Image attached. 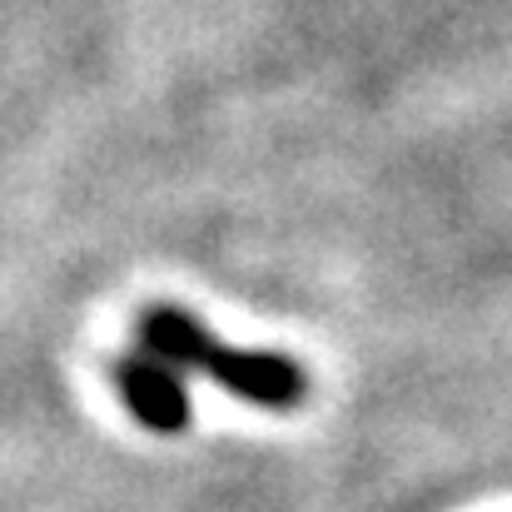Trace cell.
Masks as SVG:
<instances>
[{
  "label": "cell",
  "mask_w": 512,
  "mask_h": 512,
  "mask_svg": "<svg viewBox=\"0 0 512 512\" xmlns=\"http://www.w3.org/2000/svg\"><path fill=\"white\" fill-rule=\"evenodd\" d=\"M135 339L150 358L184 368V373H204L254 408L294 413L309 398V373L299 368V358L264 353V348H224L194 314H184L174 304H150L135 319Z\"/></svg>",
  "instance_id": "6da1fadb"
},
{
  "label": "cell",
  "mask_w": 512,
  "mask_h": 512,
  "mask_svg": "<svg viewBox=\"0 0 512 512\" xmlns=\"http://www.w3.org/2000/svg\"><path fill=\"white\" fill-rule=\"evenodd\" d=\"M110 378H115V388H120V398H125V408L140 428H150V433H184L189 428L194 408H189V393H184V383L170 363H160L140 348V353L115 358Z\"/></svg>",
  "instance_id": "7a4b0ae2"
}]
</instances>
